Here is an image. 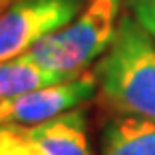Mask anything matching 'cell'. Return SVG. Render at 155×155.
<instances>
[{"label": "cell", "instance_id": "1", "mask_svg": "<svg viewBox=\"0 0 155 155\" xmlns=\"http://www.w3.org/2000/svg\"><path fill=\"white\" fill-rule=\"evenodd\" d=\"M96 78L104 104L117 115L155 119V40L133 14H121Z\"/></svg>", "mask_w": 155, "mask_h": 155}, {"label": "cell", "instance_id": "2", "mask_svg": "<svg viewBox=\"0 0 155 155\" xmlns=\"http://www.w3.org/2000/svg\"><path fill=\"white\" fill-rule=\"evenodd\" d=\"M119 10L121 0H90L70 24L38 40L22 56L62 82L78 78L111 46L121 18Z\"/></svg>", "mask_w": 155, "mask_h": 155}, {"label": "cell", "instance_id": "3", "mask_svg": "<svg viewBox=\"0 0 155 155\" xmlns=\"http://www.w3.org/2000/svg\"><path fill=\"white\" fill-rule=\"evenodd\" d=\"M87 0H10L0 10V62L22 56L44 36L70 24Z\"/></svg>", "mask_w": 155, "mask_h": 155}, {"label": "cell", "instance_id": "4", "mask_svg": "<svg viewBox=\"0 0 155 155\" xmlns=\"http://www.w3.org/2000/svg\"><path fill=\"white\" fill-rule=\"evenodd\" d=\"M0 155H91L86 111L70 110L38 125L0 127Z\"/></svg>", "mask_w": 155, "mask_h": 155}, {"label": "cell", "instance_id": "5", "mask_svg": "<svg viewBox=\"0 0 155 155\" xmlns=\"http://www.w3.org/2000/svg\"><path fill=\"white\" fill-rule=\"evenodd\" d=\"M96 74H80L66 82L34 87L18 96L0 100V127L38 125L54 119L91 100L96 96Z\"/></svg>", "mask_w": 155, "mask_h": 155}, {"label": "cell", "instance_id": "6", "mask_svg": "<svg viewBox=\"0 0 155 155\" xmlns=\"http://www.w3.org/2000/svg\"><path fill=\"white\" fill-rule=\"evenodd\" d=\"M101 155H155V119L115 115L104 129Z\"/></svg>", "mask_w": 155, "mask_h": 155}, {"label": "cell", "instance_id": "7", "mask_svg": "<svg viewBox=\"0 0 155 155\" xmlns=\"http://www.w3.org/2000/svg\"><path fill=\"white\" fill-rule=\"evenodd\" d=\"M58 82H62L58 76L36 66L26 56H16L12 60L0 62V100Z\"/></svg>", "mask_w": 155, "mask_h": 155}, {"label": "cell", "instance_id": "8", "mask_svg": "<svg viewBox=\"0 0 155 155\" xmlns=\"http://www.w3.org/2000/svg\"><path fill=\"white\" fill-rule=\"evenodd\" d=\"M133 18L145 28L155 40V0H127Z\"/></svg>", "mask_w": 155, "mask_h": 155}, {"label": "cell", "instance_id": "9", "mask_svg": "<svg viewBox=\"0 0 155 155\" xmlns=\"http://www.w3.org/2000/svg\"><path fill=\"white\" fill-rule=\"evenodd\" d=\"M8 2H10V0H0V10L4 8V6H6V4H8Z\"/></svg>", "mask_w": 155, "mask_h": 155}]
</instances>
